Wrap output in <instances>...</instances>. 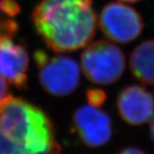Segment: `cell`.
Returning a JSON list of instances; mask_svg holds the SVG:
<instances>
[{
	"label": "cell",
	"instance_id": "6da1fadb",
	"mask_svg": "<svg viewBox=\"0 0 154 154\" xmlns=\"http://www.w3.org/2000/svg\"><path fill=\"white\" fill-rule=\"evenodd\" d=\"M40 37L56 52H71L93 40L98 17L94 0H41L33 12Z\"/></svg>",
	"mask_w": 154,
	"mask_h": 154
},
{
	"label": "cell",
	"instance_id": "4fadbf2b",
	"mask_svg": "<svg viewBox=\"0 0 154 154\" xmlns=\"http://www.w3.org/2000/svg\"><path fill=\"white\" fill-rule=\"evenodd\" d=\"M117 154H146L143 150L136 146H127L119 151Z\"/></svg>",
	"mask_w": 154,
	"mask_h": 154
},
{
	"label": "cell",
	"instance_id": "9a60e30c",
	"mask_svg": "<svg viewBox=\"0 0 154 154\" xmlns=\"http://www.w3.org/2000/svg\"><path fill=\"white\" fill-rule=\"evenodd\" d=\"M122 3H138V2H140V1H143V0H118Z\"/></svg>",
	"mask_w": 154,
	"mask_h": 154
},
{
	"label": "cell",
	"instance_id": "9c48e42d",
	"mask_svg": "<svg viewBox=\"0 0 154 154\" xmlns=\"http://www.w3.org/2000/svg\"><path fill=\"white\" fill-rule=\"evenodd\" d=\"M133 76L145 85L154 86V38L137 45L129 56Z\"/></svg>",
	"mask_w": 154,
	"mask_h": 154
},
{
	"label": "cell",
	"instance_id": "8fae6325",
	"mask_svg": "<svg viewBox=\"0 0 154 154\" xmlns=\"http://www.w3.org/2000/svg\"><path fill=\"white\" fill-rule=\"evenodd\" d=\"M0 10H2L6 15L14 17L20 13L21 8L15 0H1Z\"/></svg>",
	"mask_w": 154,
	"mask_h": 154
},
{
	"label": "cell",
	"instance_id": "30bf717a",
	"mask_svg": "<svg viewBox=\"0 0 154 154\" xmlns=\"http://www.w3.org/2000/svg\"><path fill=\"white\" fill-rule=\"evenodd\" d=\"M86 99L88 105L96 108H99L105 104L107 99V94L102 89L90 88L86 93Z\"/></svg>",
	"mask_w": 154,
	"mask_h": 154
},
{
	"label": "cell",
	"instance_id": "52a82bcc",
	"mask_svg": "<svg viewBox=\"0 0 154 154\" xmlns=\"http://www.w3.org/2000/svg\"><path fill=\"white\" fill-rule=\"evenodd\" d=\"M15 35L0 24V74L17 88L24 89L28 85V53L24 46L13 40Z\"/></svg>",
	"mask_w": 154,
	"mask_h": 154
},
{
	"label": "cell",
	"instance_id": "3957f363",
	"mask_svg": "<svg viewBox=\"0 0 154 154\" xmlns=\"http://www.w3.org/2000/svg\"><path fill=\"white\" fill-rule=\"evenodd\" d=\"M83 74L91 82L110 85L118 81L126 68L124 52L115 44L94 41L86 46L81 56Z\"/></svg>",
	"mask_w": 154,
	"mask_h": 154
},
{
	"label": "cell",
	"instance_id": "5b68a950",
	"mask_svg": "<svg viewBox=\"0 0 154 154\" xmlns=\"http://www.w3.org/2000/svg\"><path fill=\"white\" fill-rule=\"evenodd\" d=\"M98 24L106 38L118 44L134 41L144 29L141 15L131 6L118 2H110L102 8Z\"/></svg>",
	"mask_w": 154,
	"mask_h": 154
},
{
	"label": "cell",
	"instance_id": "277c9868",
	"mask_svg": "<svg viewBox=\"0 0 154 154\" xmlns=\"http://www.w3.org/2000/svg\"><path fill=\"white\" fill-rule=\"evenodd\" d=\"M42 88L51 95L64 97L71 94L81 82V69L76 61L63 55L51 56L43 50L34 53Z\"/></svg>",
	"mask_w": 154,
	"mask_h": 154
},
{
	"label": "cell",
	"instance_id": "ba28073f",
	"mask_svg": "<svg viewBox=\"0 0 154 154\" xmlns=\"http://www.w3.org/2000/svg\"><path fill=\"white\" fill-rule=\"evenodd\" d=\"M116 105L122 121L131 126H140L154 114V95L140 85H128L117 94Z\"/></svg>",
	"mask_w": 154,
	"mask_h": 154
},
{
	"label": "cell",
	"instance_id": "7c38bea8",
	"mask_svg": "<svg viewBox=\"0 0 154 154\" xmlns=\"http://www.w3.org/2000/svg\"><path fill=\"white\" fill-rule=\"evenodd\" d=\"M10 96L9 94V87L5 78L0 74V105L4 100Z\"/></svg>",
	"mask_w": 154,
	"mask_h": 154
},
{
	"label": "cell",
	"instance_id": "8992f818",
	"mask_svg": "<svg viewBox=\"0 0 154 154\" xmlns=\"http://www.w3.org/2000/svg\"><path fill=\"white\" fill-rule=\"evenodd\" d=\"M72 124L80 140L89 148L104 146L112 138L111 118L99 108L82 105L75 111Z\"/></svg>",
	"mask_w": 154,
	"mask_h": 154
},
{
	"label": "cell",
	"instance_id": "7a4b0ae2",
	"mask_svg": "<svg viewBox=\"0 0 154 154\" xmlns=\"http://www.w3.org/2000/svg\"><path fill=\"white\" fill-rule=\"evenodd\" d=\"M53 124L40 108L10 95L0 105V154H60Z\"/></svg>",
	"mask_w": 154,
	"mask_h": 154
},
{
	"label": "cell",
	"instance_id": "2e32d148",
	"mask_svg": "<svg viewBox=\"0 0 154 154\" xmlns=\"http://www.w3.org/2000/svg\"><path fill=\"white\" fill-rule=\"evenodd\" d=\"M0 3H1V0H0Z\"/></svg>",
	"mask_w": 154,
	"mask_h": 154
},
{
	"label": "cell",
	"instance_id": "5bb4252c",
	"mask_svg": "<svg viewBox=\"0 0 154 154\" xmlns=\"http://www.w3.org/2000/svg\"><path fill=\"white\" fill-rule=\"evenodd\" d=\"M150 136L154 142V114L150 119Z\"/></svg>",
	"mask_w": 154,
	"mask_h": 154
}]
</instances>
